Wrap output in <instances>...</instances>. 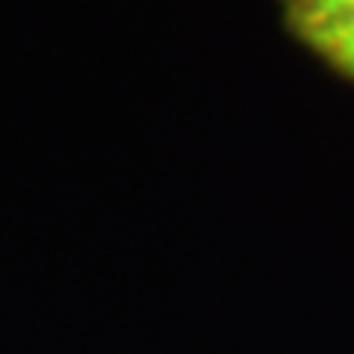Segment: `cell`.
<instances>
[{
    "instance_id": "cell-2",
    "label": "cell",
    "mask_w": 354,
    "mask_h": 354,
    "mask_svg": "<svg viewBox=\"0 0 354 354\" xmlns=\"http://www.w3.org/2000/svg\"><path fill=\"white\" fill-rule=\"evenodd\" d=\"M348 9H354V0H301L298 9H295L298 32L322 24V21L334 18L339 12H348Z\"/></svg>"
},
{
    "instance_id": "cell-1",
    "label": "cell",
    "mask_w": 354,
    "mask_h": 354,
    "mask_svg": "<svg viewBox=\"0 0 354 354\" xmlns=\"http://www.w3.org/2000/svg\"><path fill=\"white\" fill-rule=\"evenodd\" d=\"M301 36L322 53V57L354 80V9L339 12L322 24L301 30Z\"/></svg>"
}]
</instances>
